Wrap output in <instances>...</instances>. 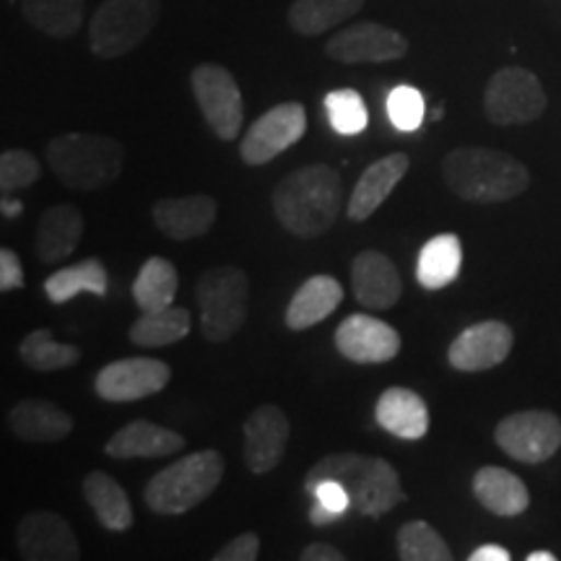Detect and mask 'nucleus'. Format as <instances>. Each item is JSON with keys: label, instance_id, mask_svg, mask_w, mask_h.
I'll return each mask as SVG.
<instances>
[{"label": "nucleus", "instance_id": "393cba45", "mask_svg": "<svg viewBox=\"0 0 561 561\" xmlns=\"http://www.w3.org/2000/svg\"><path fill=\"white\" fill-rule=\"evenodd\" d=\"M473 494L483 510L500 517H517L530 507V491L507 468L483 466L473 476Z\"/></svg>", "mask_w": 561, "mask_h": 561}, {"label": "nucleus", "instance_id": "6ab92c4d", "mask_svg": "<svg viewBox=\"0 0 561 561\" xmlns=\"http://www.w3.org/2000/svg\"><path fill=\"white\" fill-rule=\"evenodd\" d=\"M151 216L161 234L174 242H191L208 234L219 216V203L206 193L185 195V198H161L153 203Z\"/></svg>", "mask_w": 561, "mask_h": 561}, {"label": "nucleus", "instance_id": "473e14b6", "mask_svg": "<svg viewBox=\"0 0 561 561\" xmlns=\"http://www.w3.org/2000/svg\"><path fill=\"white\" fill-rule=\"evenodd\" d=\"M193 328V314L185 307H167L159 312H140V318L130 325V343L140 348L172 346L185 339Z\"/></svg>", "mask_w": 561, "mask_h": 561}, {"label": "nucleus", "instance_id": "72a5a7b5", "mask_svg": "<svg viewBox=\"0 0 561 561\" xmlns=\"http://www.w3.org/2000/svg\"><path fill=\"white\" fill-rule=\"evenodd\" d=\"M19 359L34 371H60L79 364L81 348L73 343L55 341L50 331L39 328L19 343Z\"/></svg>", "mask_w": 561, "mask_h": 561}, {"label": "nucleus", "instance_id": "a878e982", "mask_svg": "<svg viewBox=\"0 0 561 561\" xmlns=\"http://www.w3.org/2000/svg\"><path fill=\"white\" fill-rule=\"evenodd\" d=\"M343 301V286L333 276H312L294 291L286 307L284 322L291 331H307L339 310Z\"/></svg>", "mask_w": 561, "mask_h": 561}, {"label": "nucleus", "instance_id": "a19ab883", "mask_svg": "<svg viewBox=\"0 0 561 561\" xmlns=\"http://www.w3.org/2000/svg\"><path fill=\"white\" fill-rule=\"evenodd\" d=\"M312 496H314V500H318L320 504H325V507H331V510H335V512H341V515L351 507V496H348V491L343 489L339 481H333V479L320 481L318 486H314Z\"/></svg>", "mask_w": 561, "mask_h": 561}, {"label": "nucleus", "instance_id": "e433bc0d", "mask_svg": "<svg viewBox=\"0 0 561 561\" xmlns=\"http://www.w3.org/2000/svg\"><path fill=\"white\" fill-rule=\"evenodd\" d=\"M42 178V167L32 151L11 149L0 153V193L26 191Z\"/></svg>", "mask_w": 561, "mask_h": 561}, {"label": "nucleus", "instance_id": "c85d7f7f", "mask_svg": "<svg viewBox=\"0 0 561 561\" xmlns=\"http://www.w3.org/2000/svg\"><path fill=\"white\" fill-rule=\"evenodd\" d=\"M180 289L178 268L167 257H149L133 280V299L140 312H159L172 307Z\"/></svg>", "mask_w": 561, "mask_h": 561}, {"label": "nucleus", "instance_id": "cd10ccee", "mask_svg": "<svg viewBox=\"0 0 561 561\" xmlns=\"http://www.w3.org/2000/svg\"><path fill=\"white\" fill-rule=\"evenodd\" d=\"M367 0H294L289 5V26L301 37H318L322 32H331L343 21L356 16Z\"/></svg>", "mask_w": 561, "mask_h": 561}, {"label": "nucleus", "instance_id": "f257e3e1", "mask_svg": "<svg viewBox=\"0 0 561 561\" xmlns=\"http://www.w3.org/2000/svg\"><path fill=\"white\" fill-rule=\"evenodd\" d=\"M273 214L289 234L314 240L333 227L343 208V180L328 164L294 170L273 187Z\"/></svg>", "mask_w": 561, "mask_h": 561}, {"label": "nucleus", "instance_id": "9b49d317", "mask_svg": "<svg viewBox=\"0 0 561 561\" xmlns=\"http://www.w3.org/2000/svg\"><path fill=\"white\" fill-rule=\"evenodd\" d=\"M307 133V112L299 102H284L257 117L242 136L240 157L244 164L261 167L280 157Z\"/></svg>", "mask_w": 561, "mask_h": 561}, {"label": "nucleus", "instance_id": "4c0bfd02", "mask_svg": "<svg viewBox=\"0 0 561 561\" xmlns=\"http://www.w3.org/2000/svg\"><path fill=\"white\" fill-rule=\"evenodd\" d=\"M426 115L424 96H421L419 89L413 87H396L388 96V117L390 123L396 125L398 130L411 133L421 128Z\"/></svg>", "mask_w": 561, "mask_h": 561}, {"label": "nucleus", "instance_id": "ea45409f", "mask_svg": "<svg viewBox=\"0 0 561 561\" xmlns=\"http://www.w3.org/2000/svg\"><path fill=\"white\" fill-rule=\"evenodd\" d=\"M24 286V268L11 248L0 250V291L9 294Z\"/></svg>", "mask_w": 561, "mask_h": 561}, {"label": "nucleus", "instance_id": "7ed1b4c3", "mask_svg": "<svg viewBox=\"0 0 561 561\" xmlns=\"http://www.w3.org/2000/svg\"><path fill=\"white\" fill-rule=\"evenodd\" d=\"M339 481L348 491L351 507L367 517H380L405 502V491L396 468L388 460L359 453H333L314 462L305 489L314 491L320 481Z\"/></svg>", "mask_w": 561, "mask_h": 561}, {"label": "nucleus", "instance_id": "2eb2a0df", "mask_svg": "<svg viewBox=\"0 0 561 561\" xmlns=\"http://www.w3.org/2000/svg\"><path fill=\"white\" fill-rule=\"evenodd\" d=\"M244 462L250 473L265 476L280 466L291 437V421L276 403H263L244 419Z\"/></svg>", "mask_w": 561, "mask_h": 561}, {"label": "nucleus", "instance_id": "20e7f679", "mask_svg": "<svg viewBox=\"0 0 561 561\" xmlns=\"http://www.w3.org/2000/svg\"><path fill=\"white\" fill-rule=\"evenodd\" d=\"M47 164L70 191L96 193L121 178L125 149L100 133H62L47 144Z\"/></svg>", "mask_w": 561, "mask_h": 561}, {"label": "nucleus", "instance_id": "ddd939ff", "mask_svg": "<svg viewBox=\"0 0 561 561\" xmlns=\"http://www.w3.org/2000/svg\"><path fill=\"white\" fill-rule=\"evenodd\" d=\"M172 369L161 359L149 356H133V359L110 362L96 371L94 388L96 396L107 403H133L157 396L170 385Z\"/></svg>", "mask_w": 561, "mask_h": 561}, {"label": "nucleus", "instance_id": "4be33fe9", "mask_svg": "<svg viewBox=\"0 0 561 561\" xmlns=\"http://www.w3.org/2000/svg\"><path fill=\"white\" fill-rule=\"evenodd\" d=\"M83 234L81 210L70 203L47 208L34 231V255L39 263H60L76 252Z\"/></svg>", "mask_w": 561, "mask_h": 561}, {"label": "nucleus", "instance_id": "aec40b11", "mask_svg": "<svg viewBox=\"0 0 561 561\" xmlns=\"http://www.w3.org/2000/svg\"><path fill=\"white\" fill-rule=\"evenodd\" d=\"M411 159L405 153H390L371 161L367 170L362 172L359 182H356L354 193H351L346 216L351 221H367L385 201L390 198V193L396 191L398 182L409 172Z\"/></svg>", "mask_w": 561, "mask_h": 561}, {"label": "nucleus", "instance_id": "f704fd0d", "mask_svg": "<svg viewBox=\"0 0 561 561\" xmlns=\"http://www.w3.org/2000/svg\"><path fill=\"white\" fill-rule=\"evenodd\" d=\"M398 557L403 561H453V551L430 523L411 520L398 530Z\"/></svg>", "mask_w": 561, "mask_h": 561}, {"label": "nucleus", "instance_id": "b1692460", "mask_svg": "<svg viewBox=\"0 0 561 561\" xmlns=\"http://www.w3.org/2000/svg\"><path fill=\"white\" fill-rule=\"evenodd\" d=\"M377 424L398 439H424L430 432V405L409 388H388L377 398Z\"/></svg>", "mask_w": 561, "mask_h": 561}, {"label": "nucleus", "instance_id": "9d476101", "mask_svg": "<svg viewBox=\"0 0 561 561\" xmlns=\"http://www.w3.org/2000/svg\"><path fill=\"white\" fill-rule=\"evenodd\" d=\"M494 439L510 458L538 466L559 453L561 419L541 409L510 413L496 424Z\"/></svg>", "mask_w": 561, "mask_h": 561}, {"label": "nucleus", "instance_id": "37998d69", "mask_svg": "<svg viewBox=\"0 0 561 561\" xmlns=\"http://www.w3.org/2000/svg\"><path fill=\"white\" fill-rule=\"evenodd\" d=\"M512 553L504 549V546H496V543H486V546H479L468 561H510Z\"/></svg>", "mask_w": 561, "mask_h": 561}, {"label": "nucleus", "instance_id": "58836bf2", "mask_svg": "<svg viewBox=\"0 0 561 561\" xmlns=\"http://www.w3.org/2000/svg\"><path fill=\"white\" fill-rule=\"evenodd\" d=\"M261 553V538L257 533H242V536L231 538L214 553V561H255Z\"/></svg>", "mask_w": 561, "mask_h": 561}, {"label": "nucleus", "instance_id": "423d86ee", "mask_svg": "<svg viewBox=\"0 0 561 561\" xmlns=\"http://www.w3.org/2000/svg\"><path fill=\"white\" fill-rule=\"evenodd\" d=\"M201 312V335L208 343L234 339L248 320L250 278L237 265H214L201 273L195 286Z\"/></svg>", "mask_w": 561, "mask_h": 561}, {"label": "nucleus", "instance_id": "c756f323", "mask_svg": "<svg viewBox=\"0 0 561 561\" xmlns=\"http://www.w3.org/2000/svg\"><path fill=\"white\" fill-rule=\"evenodd\" d=\"M462 248L458 234H437L419 252L416 278L424 289H445L458 278Z\"/></svg>", "mask_w": 561, "mask_h": 561}, {"label": "nucleus", "instance_id": "4468645a", "mask_svg": "<svg viewBox=\"0 0 561 561\" xmlns=\"http://www.w3.org/2000/svg\"><path fill=\"white\" fill-rule=\"evenodd\" d=\"M16 549L26 561H79L81 546L66 517L34 510L16 525Z\"/></svg>", "mask_w": 561, "mask_h": 561}, {"label": "nucleus", "instance_id": "f03ea898", "mask_svg": "<svg viewBox=\"0 0 561 561\" xmlns=\"http://www.w3.org/2000/svg\"><path fill=\"white\" fill-rule=\"evenodd\" d=\"M447 187L468 203H504L528 191L530 172L520 159L483 146H460L442 161Z\"/></svg>", "mask_w": 561, "mask_h": 561}, {"label": "nucleus", "instance_id": "79ce46f5", "mask_svg": "<svg viewBox=\"0 0 561 561\" xmlns=\"http://www.w3.org/2000/svg\"><path fill=\"white\" fill-rule=\"evenodd\" d=\"M301 561H343V551L335 549L331 543H310L299 553Z\"/></svg>", "mask_w": 561, "mask_h": 561}, {"label": "nucleus", "instance_id": "412c9836", "mask_svg": "<svg viewBox=\"0 0 561 561\" xmlns=\"http://www.w3.org/2000/svg\"><path fill=\"white\" fill-rule=\"evenodd\" d=\"M185 447V437L167 426L153 424V421L136 419L117 430L104 445V453L115 460H136V458H167Z\"/></svg>", "mask_w": 561, "mask_h": 561}, {"label": "nucleus", "instance_id": "bb28decb", "mask_svg": "<svg viewBox=\"0 0 561 561\" xmlns=\"http://www.w3.org/2000/svg\"><path fill=\"white\" fill-rule=\"evenodd\" d=\"M83 496L87 504L94 510L96 520L102 523V528L125 533L133 525V507L125 489L104 471H91L83 479Z\"/></svg>", "mask_w": 561, "mask_h": 561}, {"label": "nucleus", "instance_id": "49530a36", "mask_svg": "<svg viewBox=\"0 0 561 561\" xmlns=\"http://www.w3.org/2000/svg\"><path fill=\"white\" fill-rule=\"evenodd\" d=\"M525 561H557V553L553 551H530Z\"/></svg>", "mask_w": 561, "mask_h": 561}, {"label": "nucleus", "instance_id": "dca6fc26", "mask_svg": "<svg viewBox=\"0 0 561 561\" xmlns=\"http://www.w3.org/2000/svg\"><path fill=\"white\" fill-rule=\"evenodd\" d=\"M335 348L354 364H385L401 354V333L371 314L356 312L335 328Z\"/></svg>", "mask_w": 561, "mask_h": 561}, {"label": "nucleus", "instance_id": "39448f33", "mask_svg": "<svg viewBox=\"0 0 561 561\" xmlns=\"http://www.w3.org/2000/svg\"><path fill=\"white\" fill-rule=\"evenodd\" d=\"M224 479V458L216 450H201L180 458L146 483V507L157 515H185L208 500Z\"/></svg>", "mask_w": 561, "mask_h": 561}, {"label": "nucleus", "instance_id": "1a4fd4ad", "mask_svg": "<svg viewBox=\"0 0 561 561\" xmlns=\"http://www.w3.org/2000/svg\"><path fill=\"white\" fill-rule=\"evenodd\" d=\"M193 96L208 128L221 140H234L242 130L244 102L234 76L219 62H201L191 73Z\"/></svg>", "mask_w": 561, "mask_h": 561}, {"label": "nucleus", "instance_id": "c03bdc74", "mask_svg": "<svg viewBox=\"0 0 561 561\" xmlns=\"http://www.w3.org/2000/svg\"><path fill=\"white\" fill-rule=\"evenodd\" d=\"M341 517V512H335L331 507H325V504L314 502V507L310 510V523L312 525H331Z\"/></svg>", "mask_w": 561, "mask_h": 561}, {"label": "nucleus", "instance_id": "5701e85b", "mask_svg": "<svg viewBox=\"0 0 561 561\" xmlns=\"http://www.w3.org/2000/svg\"><path fill=\"white\" fill-rule=\"evenodd\" d=\"M9 426L21 442L30 445H53L73 432V419L60 405L39 398L19 401L9 413Z\"/></svg>", "mask_w": 561, "mask_h": 561}, {"label": "nucleus", "instance_id": "f3484780", "mask_svg": "<svg viewBox=\"0 0 561 561\" xmlns=\"http://www.w3.org/2000/svg\"><path fill=\"white\" fill-rule=\"evenodd\" d=\"M515 333L507 322L483 320L466 328L447 348V362L458 371H486L507 359Z\"/></svg>", "mask_w": 561, "mask_h": 561}, {"label": "nucleus", "instance_id": "c9c22d12", "mask_svg": "<svg viewBox=\"0 0 561 561\" xmlns=\"http://www.w3.org/2000/svg\"><path fill=\"white\" fill-rule=\"evenodd\" d=\"M325 112L331 128L341 136H356L369 125V112L362 94L354 89H335L325 96Z\"/></svg>", "mask_w": 561, "mask_h": 561}, {"label": "nucleus", "instance_id": "0eeeda50", "mask_svg": "<svg viewBox=\"0 0 561 561\" xmlns=\"http://www.w3.org/2000/svg\"><path fill=\"white\" fill-rule=\"evenodd\" d=\"M159 11V0H102L89 26L91 53L102 60L133 53L153 32Z\"/></svg>", "mask_w": 561, "mask_h": 561}, {"label": "nucleus", "instance_id": "7c9ffc66", "mask_svg": "<svg viewBox=\"0 0 561 561\" xmlns=\"http://www.w3.org/2000/svg\"><path fill=\"white\" fill-rule=\"evenodd\" d=\"M87 0H21V13L26 24L47 37H73L83 24Z\"/></svg>", "mask_w": 561, "mask_h": 561}, {"label": "nucleus", "instance_id": "f8f14e48", "mask_svg": "<svg viewBox=\"0 0 561 561\" xmlns=\"http://www.w3.org/2000/svg\"><path fill=\"white\" fill-rule=\"evenodd\" d=\"M409 53V39L392 26L377 21H356L343 26L325 42V55L343 66H364V62H392Z\"/></svg>", "mask_w": 561, "mask_h": 561}, {"label": "nucleus", "instance_id": "2f4dec72", "mask_svg": "<svg viewBox=\"0 0 561 561\" xmlns=\"http://www.w3.org/2000/svg\"><path fill=\"white\" fill-rule=\"evenodd\" d=\"M110 276L107 268L100 257H87L79 265H68V268L55 271L45 280V294L53 305H66L81 291H91L96 297H107Z\"/></svg>", "mask_w": 561, "mask_h": 561}, {"label": "nucleus", "instance_id": "a18cd8bd", "mask_svg": "<svg viewBox=\"0 0 561 561\" xmlns=\"http://www.w3.org/2000/svg\"><path fill=\"white\" fill-rule=\"evenodd\" d=\"M0 210H3L5 219H16V216L21 214V203L11 201L9 195H3V201H0Z\"/></svg>", "mask_w": 561, "mask_h": 561}, {"label": "nucleus", "instance_id": "a211bd4d", "mask_svg": "<svg viewBox=\"0 0 561 561\" xmlns=\"http://www.w3.org/2000/svg\"><path fill=\"white\" fill-rule=\"evenodd\" d=\"M351 289L367 310H392L403 297V280L396 263L377 250H364L351 263Z\"/></svg>", "mask_w": 561, "mask_h": 561}, {"label": "nucleus", "instance_id": "6e6552de", "mask_svg": "<svg viewBox=\"0 0 561 561\" xmlns=\"http://www.w3.org/2000/svg\"><path fill=\"white\" fill-rule=\"evenodd\" d=\"M546 107H549V96H546L541 79L520 66L496 70L483 91V112H486L489 123L500 125V128L538 121Z\"/></svg>", "mask_w": 561, "mask_h": 561}]
</instances>
